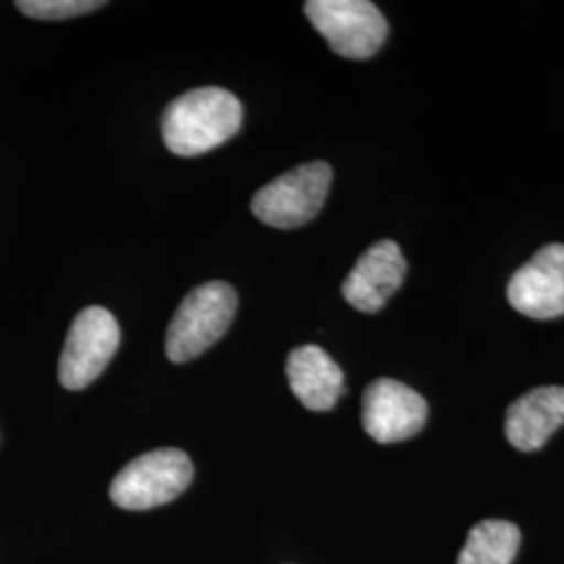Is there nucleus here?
Here are the masks:
<instances>
[{"instance_id":"1","label":"nucleus","mask_w":564,"mask_h":564,"mask_svg":"<svg viewBox=\"0 0 564 564\" xmlns=\"http://www.w3.org/2000/svg\"><path fill=\"white\" fill-rule=\"evenodd\" d=\"M241 126L242 105L232 93L195 88L165 107L163 142L178 158H197L230 141Z\"/></svg>"},{"instance_id":"2","label":"nucleus","mask_w":564,"mask_h":564,"mask_svg":"<svg viewBox=\"0 0 564 564\" xmlns=\"http://www.w3.org/2000/svg\"><path fill=\"white\" fill-rule=\"evenodd\" d=\"M239 297L228 282H205L182 300L165 337L170 362L195 360L223 339L237 314Z\"/></svg>"},{"instance_id":"3","label":"nucleus","mask_w":564,"mask_h":564,"mask_svg":"<svg viewBox=\"0 0 564 564\" xmlns=\"http://www.w3.org/2000/svg\"><path fill=\"white\" fill-rule=\"evenodd\" d=\"M193 475V463L182 449H155L126 464L109 487V496L123 510H151L176 500Z\"/></svg>"},{"instance_id":"4","label":"nucleus","mask_w":564,"mask_h":564,"mask_svg":"<svg viewBox=\"0 0 564 564\" xmlns=\"http://www.w3.org/2000/svg\"><path fill=\"white\" fill-rule=\"evenodd\" d=\"M330 182L333 167L328 163H303L260 188L251 202V212L265 226L300 228L321 214Z\"/></svg>"},{"instance_id":"5","label":"nucleus","mask_w":564,"mask_h":564,"mask_svg":"<svg viewBox=\"0 0 564 564\" xmlns=\"http://www.w3.org/2000/svg\"><path fill=\"white\" fill-rule=\"evenodd\" d=\"M303 11L330 51L345 59H370L389 34L381 9L368 0H310Z\"/></svg>"},{"instance_id":"6","label":"nucleus","mask_w":564,"mask_h":564,"mask_svg":"<svg viewBox=\"0 0 564 564\" xmlns=\"http://www.w3.org/2000/svg\"><path fill=\"white\" fill-rule=\"evenodd\" d=\"M120 345V324L116 316L90 305L74 318L59 360V381L69 391L95 383L116 356Z\"/></svg>"},{"instance_id":"7","label":"nucleus","mask_w":564,"mask_h":564,"mask_svg":"<svg viewBox=\"0 0 564 564\" xmlns=\"http://www.w3.org/2000/svg\"><path fill=\"white\" fill-rule=\"evenodd\" d=\"M429 405L421 393L393 379H377L362 398L364 431L379 444H398L421 433Z\"/></svg>"},{"instance_id":"8","label":"nucleus","mask_w":564,"mask_h":564,"mask_svg":"<svg viewBox=\"0 0 564 564\" xmlns=\"http://www.w3.org/2000/svg\"><path fill=\"white\" fill-rule=\"evenodd\" d=\"M508 302L533 321L564 316V245L550 242L508 282Z\"/></svg>"},{"instance_id":"9","label":"nucleus","mask_w":564,"mask_h":564,"mask_svg":"<svg viewBox=\"0 0 564 564\" xmlns=\"http://www.w3.org/2000/svg\"><path fill=\"white\" fill-rule=\"evenodd\" d=\"M408 263L398 242H375L347 274L343 297L364 314H377L398 293Z\"/></svg>"},{"instance_id":"10","label":"nucleus","mask_w":564,"mask_h":564,"mask_svg":"<svg viewBox=\"0 0 564 564\" xmlns=\"http://www.w3.org/2000/svg\"><path fill=\"white\" fill-rule=\"evenodd\" d=\"M564 424V387L527 391L506 412V437L521 452H535Z\"/></svg>"},{"instance_id":"11","label":"nucleus","mask_w":564,"mask_h":564,"mask_svg":"<svg viewBox=\"0 0 564 564\" xmlns=\"http://www.w3.org/2000/svg\"><path fill=\"white\" fill-rule=\"evenodd\" d=\"M286 379L295 398L312 412L333 410L345 393L341 368L318 345H302L289 354Z\"/></svg>"},{"instance_id":"12","label":"nucleus","mask_w":564,"mask_h":564,"mask_svg":"<svg viewBox=\"0 0 564 564\" xmlns=\"http://www.w3.org/2000/svg\"><path fill=\"white\" fill-rule=\"evenodd\" d=\"M521 545V531L508 521H481L466 538L458 564H512Z\"/></svg>"},{"instance_id":"13","label":"nucleus","mask_w":564,"mask_h":564,"mask_svg":"<svg viewBox=\"0 0 564 564\" xmlns=\"http://www.w3.org/2000/svg\"><path fill=\"white\" fill-rule=\"evenodd\" d=\"M23 15L34 20L59 21L80 18L105 7L101 0H20L15 2Z\"/></svg>"}]
</instances>
